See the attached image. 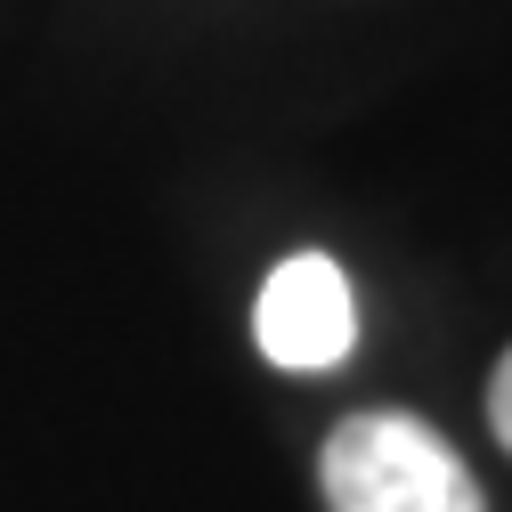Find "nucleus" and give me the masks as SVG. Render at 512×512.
<instances>
[{
    "mask_svg": "<svg viewBox=\"0 0 512 512\" xmlns=\"http://www.w3.org/2000/svg\"><path fill=\"white\" fill-rule=\"evenodd\" d=\"M488 423H496L504 456H512V350H504V366H496V382H488Z\"/></svg>",
    "mask_w": 512,
    "mask_h": 512,
    "instance_id": "3",
    "label": "nucleus"
},
{
    "mask_svg": "<svg viewBox=\"0 0 512 512\" xmlns=\"http://www.w3.org/2000/svg\"><path fill=\"white\" fill-rule=\"evenodd\" d=\"M252 334H261V358L317 374V366H342L358 342V301L350 277L326 261V252H293V261L261 285V309H252Z\"/></svg>",
    "mask_w": 512,
    "mask_h": 512,
    "instance_id": "2",
    "label": "nucleus"
},
{
    "mask_svg": "<svg viewBox=\"0 0 512 512\" xmlns=\"http://www.w3.org/2000/svg\"><path fill=\"white\" fill-rule=\"evenodd\" d=\"M326 512H488L464 456L415 415H350L317 456Z\"/></svg>",
    "mask_w": 512,
    "mask_h": 512,
    "instance_id": "1",
    "label": "nucleus"
}]
</instances>
